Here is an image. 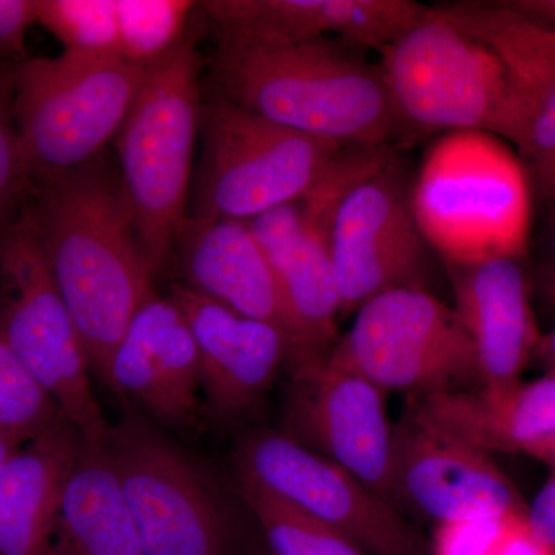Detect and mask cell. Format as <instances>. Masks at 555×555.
Segmentation results:
<instances>
[{
	"instance_id": "7a4b0ae2",
	"label": "cell",
	"mask_w": 555,
	"mask_h": 555,
	"mask_svg": "<svg viewBox=\"0 0 555 555\" xmlns=\"http://www.w3.org/2000/svg\"><path fill=\"white\" fill-rule=\"evenodd\" d=\"M210 67L217 96L299 133L382 145L400 131L382 67L341 40L219 36Z\"/></svg>"
},
{
	"instance_id": "277c9868",
	"label": "cell",
	"mask_w": 555,
	"mask_h": 555,
	"mask_svg": "<svg viewBox=\"0 0 555 555\" xmlns=\"http://www.w3.org/2000/svg\"><path fill=\"white\" fill-rule=\"evenodd\" d=\"M201 60L195 38L149 69L115 138L119 175L155 276L188 219L193 152L201 130Z\"/></svg>"
},
{
	"instance_id": "4fadbf2b",
	"label": "cell",
	"mask_w": 555,
	"mask_h": 555,
	"mask_svg": "<svg viewBox=\"0 0 555 555\" xmlns=\"http://www.w3.org/2000/svg\"><path fill=\"white\" fill-rule=\"evenodd\" d=\"M236 466L240 476L338 529L369 555H433L397 507L286 434L261 430L244 438Z\"/></svg>"
},
{
	"instance_id": "ac0fdd59",
	"label": "cell",
	"mask_w": 555,
	"mask_h": 555,
	"mask_svg": "<svg viewBox=\"0 0 555 555\" xmlns=\"http://www.w3.org/2000/svg\"><path fill=\"white\" fill-rule=\"evenodd\" d=\"M455 312L473 339L481 386L521 379L542 339L524 259L447 264Z\"/></svg>"
},
{
	"instance_id": "d4e9b609",
	"label": "cell",
	"mask_w": 555,
	"mask_h": 555,
	"mask_svg": "<svg viewBox=\"0 0 555 555\" xmlns=\"http://www.w3.org/2000/svg\"><path fill=\"white\" fill-rule=\"evenodd\" d=\"M241 500L261 526L270 555H369L349 537L268 488L240 476Z\"/></svg>"
},
{
	"instance_id": "d6986e66",
	"label": "cell",
	"mask_w": 555,
	"mask_h": 555,
	"mask_svg": "<svg viewBox=\"0 0 555 555\" xmlns=\"http://www.w3.org/2000/svg\"><path fill=\"white\" fill-rule=\"evenodd\" d=\"M170 298L184 313L199 353L201 387L218 416H233L258 400L287 361L288 343L272 324L240 315L182 284Z\"/></svg>"
},
{
	"instance_id": "83f0119b",
	"label": "cell",
	"mask_w": 555,
	"mask_h": 555,
	"mask_svg": "<svg viewBox=\"0 0 555 555\" xmlns=\"http://www.w3.org/2000/svg\"><path fill=\"white\" fill-rule=\"evenodd\" d=\"M38 24L64 51L119 57L116 0H38Z\"/></svg>"
},
{
	"instance_id": "5b68a950",
	"label": "cell",
	"mask_w": 555,
	"mask_h": 555,
	"mask_svg": "<svg viewBox=\"0 0 555 555\" xmlns=\"http://www.w3.org/2000/svg\"><path fill=\"white\" fill-rule=\"evenodd\" d=\"M149 69L118 56L69 51L22 62L14 109L31 188L104 155Z\"/></svg>"
},
{
	"instance_id": "9a60e30c",
	"label": "cell",
	"mask_w": 555,
	"mask_h": 555,
	"mask_svg": "<svg viewBox=\"0 0 555 555\" xmlns=\"http://www.w3.org/2000/svg\"><path fill=\"white\" fill-rule=\"evenodd\" d=\"M390 485L397 507H412L437 526L528 514L491 455L437 429L409 403L393 427Z\"/></svg>"
},
{
	"instance_id": "f546056e",
	"label": "cell",
	"mask_w": 555,
	"mask_h": 555,
	"mask_svg": "<svg viewBox=\"0 0 555 555\" xmlns=\"http://www.w3.org/2000/svg\"><path fill=\"white\" fill-rule=\"evenodd\" d=\"M20 65H0V225L21 214L31 192L14 109Z\"/></svg>"
},
{
	"instance_id": "4316f807",
	"label": "cell",
	"mask_w": 555,
	"mask_h": 555,
	"mask_svg": "<svg viewBox=\"0 0 555 555\" xmlns=\"http://www.w3.org/2000/svg\"><path fill=\"white\" fill-rule=\"evenodd\" d=\"M433 555H555L537 539L526 514H503L438 525Z\"/></svg>"
},
{
	"instance_id": "2e32d148",
	"label": "cell",
	"mask_w": 555,
	"mask_h": 555,
	"mask_svg": "<svg viewBox=\"0 0 555 555\" xmlns=\"http://www.w3.org/2000/svg\"><path fill=\"white\" fill-rule=\"evenodd\" d=\"M107 386L166 425L195 423L198 347L173 299L153 294L134 313L113 353Z\"/></svg>"
},
{
	"instance_id": "44dd1931",
	"label": "cell",
	"mask_w": 555,
	"mask_h": 555,
	"mask_svg": "<svg viewBox=\"0 0 555 555\" xmlns=\"http://www.w3.org/2000/svg\"><path fill=\"white\" fill-rule=\"evenodd\" d=\"M79 430L60 414L22 444L0 474V555H56L65 488Z\"/></svg>"
},
{
	"instance_id": "e0dca14e",
	"label": "cell",
	"mask_w": 555,
	"mask_h": 555,
	"mask_svg": "<svg viewBox=\"0 0 555 555\" xmlns=\"http://www.w3.org/2000/svg\"><path fill=\"white\" fill-rule=\"evenodd\" d=\"M219 36L301 42L337 36L353 49L383 50L425 17L411 0H210L201 3Z\"/></svg>"
},
{
	"instance_id": "836d02e7",
	"label": "cell",
	"mask_w": 555,
	"mask_h": 555,
	"mask_svg": "<svg viewBox=\"0 0 555 555\" xmlns=\"http://www.w3.org/2000/svg\"><path fill=\"white\" fill-rule=\"evenodd\" d=\"M526 517L537 539L555 550V474L528 505Z\"/></svg>"
},
{
	"instance_id": "cb8c5ba5",
	"label": "cell",
	"mask_w": 555,
	"mask_h": 555,
	"mask_svg": "<svg viewBox=\"0 0 555 555\" xmlns=\"http://www.w3.org/2000/svg\"><path fill=\"white\" fill-rule=\"evenodd\" d=\"M56 555H145L105 444L80 441L62 502Z\"/></svg>"
},
{
	"instance_id": "30bf717a",
	"label": "cell",
	"mask_w": 555,
	"mask_h": 555,
	"mask_svg": "<svg viewBox=\"0 0 555 555\" xmlns=\"http://www.w3.org/2000/svg\"><path fill=\"white\" fill-rule=\"evenodd\" d=\"M328 358L385 393L416 398L481 386L476 349L459 313L420 288L369 299Z\"/></svg>"
},
{
	"instance_id": "ba28073f",
	"label": "cell",
	"mask_w": 555,
	"mask_h": 555,
	"mask_svg": "<svg viewBox=\"0 0 555 555\" xmlns=\"http://www.w3.org/2000/svg\"><path fill=\"white\" fill-rule=\"evenodd\" d=\"M0 334L80 437L107 443L82 339L24 210L0 225Z\"/></svg>"
},
{
	"instance_id": "8d00e7d4",
	"label": "cell",
	"mask_w": 555,
	"mask_h": 555,
	"mask_svg": "<svg viewBox=\"0 0 555 555\" xmlns=\"http://www.w3.org/2000/svg\"><path fill=\"white\" fill-rule=\"evenodd\" d=\"M524 454L545 463L553 474H555V434L554 436L545 438V440L537 441L531 447L526 448Z\"/></svg>"
},
{
	"instance_id": "8fae6325",
	"label": "cell",
	"mask_w": 555,
	"mask_h": 555,
	"mask_svg": "<svg viewBox=\"0 0 555 555\" xmlns=\"http://www.w3.org/2000/svg\"><path fill=\"white\" fill-rule=\"evenodd\" d=\"M109 462L145 555H240V529L215 481L144 420L109 427Z\"/></svg>"
},
{
	"instance_id": "52a82bcc",
	"label": "cell",
	"mask_w": 555,
	"mask_h": 555,
	"mask_svg": "<svg viewBox=\"0 0 555 555\" xmlns=\"http://www.w3.org/2000/svg\"><path fill=\"white\" fill-rule=\"evenodd\" d=\"M379 53L400 130L483 131L520 147L505 68L485 43L426 7L425 17Z\"/></svg>"
},
{
	"instance_id": "4dcf8cb0",
	"label": "cell",
	"mask_w": 555,
	"mask_h": 555,
	"mask_svg": "<svg viewBox=\"0 0 555 555\" xmlns=\"http://www.w3.org/2000/svg\"><path fill=\"white\" fill-rule=\"evenodd\" d=\"M517 155L524 163L537 203L555 211V87L537 109Z\"/></svg>"
},
{
	"instance_id": "e575fe53",
	"label": "cell",
	"mask_w": 555,
	"mask_h": 555,
	"mask_svg": "<svg viewBox=\"0 0 555 555\" xmlns=\"http://www.w3.org/2000/svg\"><path fill=\"white\" fill-rule=\"evenodd\" d=\"M532 361L539 364L545 374L555 375V326L542 335Z\"/></svg>"
},
{
	"instance_id": "f1b7e54d",
	"label": "cell",
	"mask_w": 555,
	"mask_h": 555,
	"mask_svg": "<svg viewBox=\"0 0 555 555\" xmlns=\"http://www.w3.org/2000/svg\"><path fill=\"white\" fill-rule=\"evenodd\" d=\"M60 414L46 387L0 334V433L24 444Z\"/></svg>"
},
{
	"instance_id": "d590c367",
	"label": "cell",
	"mask_w": 555,
	"mask_h": 555,
	"mask_svg": "<svg viewBox=\"0 0 555 555\" xmlns=\"http://www.w3.org/2000/svg\"><path fill=\"white\" fill-rule=\"evenodd\" d=\"M517 9L555 27V0H511Z\"/></svg>"
},
{
	"instance_id": "d6a6232c",
	"label": "cell",
	"mask_w": 555,
	"mask_h": 555,
	"mask_svg": "<svg viewBox=\"0 0 555 555\" xmlns=\"http://www.w3.org/2000/svg\"><path fill=\"white\" fill-rule=\"evenodd\" d=\"M542 243L531 284L542 301L555 313V211L551 214L550 225Z\"/></svg>"
},
{
	"instance_id": "6da1fadb",
	"label": "cell",
	"mask_w": 555,
	"mask_h": 555,
	"mask_svg": "<svg viewBox=\"0 0 555 555\" xmlns=\"http://www.w3.org/2000/svg\"><path fill=\"white\" fill-rule=\"evenodd\" d=\"M78 327L91 374L109 363L131 318L155 292L126 190L104 155L33 184L24 208Z\"/></svg>"
},
{
	"instance_id": "9c48e42d",
	"label": "cell",
	"mask_w": 555,
	"mask_h": 555,
	"mask_svg": "<svg viewBox=\"0 0 555 555\" xmlns=\"http://www.w3.org/2000/svg\"><path fill=\"white\" fill-rule=\"evenodd\" d=\"M193 218L248 219L301 199L345 145L278 126L224 98L203 104Z\"/></svg>"
},
{
	"instance_id": "8992f818",
	"label": "cell",
	"mask_w": 555,
	"mask_h": 555,
	"mask_svg": "<svg viewBox=\"0 0 555 555\" xmlns=\"http://www.w3.org/2000/svg\"><path fill=\"white\" fill-rule=\"evenodd\" d=\"M393 158L390 144L345 145L301 199L248 219L286 309L287 361L327 356L337 343L341 302L332 262L335 214L357 182Z\"/></svg>"
},
{
	"instance_id": "ffe728a7",
	"label": "cell",
	"mask_w": 555,
	"mask_h": 555,
	"mask_svg": "<svg viewBox=\"0 0 555 555\" xmlns=\"http://www.w3.org/2000/svg\"><path fill=\"white\" fill-rule=\"evenodd\" d=\"M175 250L189 288L225 308L272 324L288 343L283 299L247 221L188 217Z\"/></svg>"
},
{
	"instance_id": "7c38bea8",
	"label": "cell",
	"mask_w": 555,
	"mask_h": 555,
	"mask_svg": "<svg viewBox=\"0 0 555 555\" xmlns=\"http://www.w3.org/2000/svg\"><path fill=\"white\" fill-rule=\"evenodd\" d=\"M411 190L396 156L339 201L332 229L339 315L397 288L427 291L433 248L416 222Z\"/></svg>"
},
{
	"instance_id": "484cf974",
	"label": "cell",
	"mask_w": 555,
	"mask_h": 555,
	"mask_svg": "<svg viewBox=\"0 0 555 555\" xmlns=\"http://www.w3.org/2000/svg\"><path fill=\"white\" fill-rule=\"evenodd\" d=\"M196 7L188 0H116L119 57L141 67L164 60L188 38Z\"/></svg>"
},
{
	"instance_id": "1f68e13d",
	"label": "cell",
	"mask_w": 555,
	"mask_h": 555,
	"mask_svg": "<svg viewBox=\"0 0 555 555\" xmlns=\"http://www.w3.org/2000/svg\"><path fill=\"white\" fill-rule=\"evenodd\" d=\"M38 24V0H0V65L27 61V35Z\"/></svg>"
},
{
	"instance_id": "5bb4252c",
	"label": "cell",
	"mask_w": 555,
	"mask_h": 555,
	"mask_svg": "<svg viewBox=\"0 0 555 555\" xmlns=\"http://www.w3.org/2000/svg\"><path fill=\"white\" fill-rule=\"evenodd\" d=\"M291 385L283 434L331 460L361 483L393 502L390 485L393 427L386 396L327 356L288 361Z\"/></svg>"
},
{
	"instance_id": "3957f363",
	"label": "cell",
	"mask_w": 555,
	"mask_h": 555,
	"mask_svg": "<svg viewBox=\"0 0 555 555\" xmlns=\"http://www.w3.org/2000/svg\"><path fill=\"white\" fill-rule=\"evenodd\" d=\"M411 198L444 264L528 257L534 195L520 156L503 139L451 131L427 150Z\"/></svg>"
},
{
	"instance_id": "7402d4cb",
	"label": "cell",
	"mask_w": 555,
	"mask_h": 555,
	"mask_svg": "<svg viewBox=\"0 0 555 555\" xmlns=\"http://www.w3.org/2000/svg\"><path fill=\"white\" fill-rule=\"evenodd\" d=\"M423 418L486 454L525 452L555 434V375L408 398Z\"/></svg>"
},
{
	"instance_id": "74e56055",
	"label": "cell",
	"mask_w": 555,
	"mask_h": 555,
	"mask_svg": "<svg viewBox=\"0 0 555 555\" xmlns=\"http://www.w3.org/2000/svg\"><path fill=\"white\" fill-rule=\"evenodd\" d=\"M21 447L20 441L14 440L13 437L7 436V434L0 433V474H2L3 467L10 462L14 452Z\"/></svg>"
},
{
	"instance_id": "603a6c76",
	"label": "cell",
	"mask_w": 555,
	"mask_h": 555,
	"mask_svg": "<svg viewBox=\"0 0 555 555\" xmlns=\"http://www.w3.org/2000/svg\"><path fill=\"white\" fill-rule=\"evenodd\" d=\"M429 11L485 43L503 65L520 126L521 147L537 109L555 87V27L517 9L511 0L441 3Z\"/></svg>"
}]
</instances>
